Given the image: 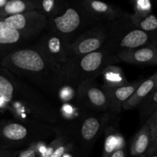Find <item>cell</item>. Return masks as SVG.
<instances>
[{"instance_id":"obj_1","label":"cell","mask_w":157,"mask_h":157,"mask_svg":"<svg viewBox=\"0 0 157 157\" xmlns=\"http://www.w3.org/2000/svg\"><path fill=\"white\" fill-rule=\"evenodd\" d=\"M0 99L15 120L23 122H42L54 125L61 120L60 112L27 82L2 68Z\"/></svg>"},{"instance_id":"obj_2","label":"cell","mask_w":157,"mask_h":157,"mask_svg":"<svg viewBox=\"0 0 157 157\" xmlns=\"http://www.w3.org/2000/svg\"><path fill=\"white\" fill-rule=\"evenodd\" d=\"M0 66L49 94L55 95L67 85L61 67L51 62L34 45L11 52L3 58Z\"/></svg>"},{"instance_id":"obj_3","label":"cell","mask_w":157,"mask_h":157,"mask_svg":"<svg viewBox=\"0 0 157 157\" xmlns=\"http://www.w3.org/2000/svg\"><path fill=\"white\" fill-rule=\"evenodd\" d=\"M58 129L42 122L0 121V149H21L56 136Z\"/></svg>"},{"instance_id":"obj_4","label":"cell","mask_w":157,"mask_h":157,"mask_svg":"<svg viewBox=\"0 0 157 157\" xmlns=\"http://www.w3.org/2000/svg\"><path fill=\"white\" fill-rule=\"evenodd\" d=\"M121 62L105 48L81 57L71 58L61 67L67 85L78 87L81 83L101 76L108 66Z\"/></svg>"},{"instance_id":"obj_5","label":"cell","mask_w":157,"mask_h":157,"mask_svg":"<svg viewBox=\"0 0 157 157\" xmlns=\"http://www.w3.org/2000/svg\"><path fill=\"white\" fill-rule=\"evenodd\" d=\"M104 25L107 35L104 47L116 56L124 51L155 45L153 35L135 27L130 20V13L124 12L114 21Z\"/></svg>"},{"instance_id":"obj_6","label":"cell","mask_w":157,"mask_h":157,"mask_svg":"<svg viewBox=\"0 0 157 157\" xmlns=\"http://www.w3.org/2000/svg\"><path fill=\"white\" fill-rule=\"evenodd\" d=\"M79 2H67L64 12L48 19L47 30L58 35L68 44L87 29L98 25Z\"/></svg>"},{"instance_id":"obj_7","label":"cell","mask_w":157,"mask_h":157,"mask_svg":"<svg viewBox=\"0 0 157 157\" xmlns=\"http://www.w3.org/2000/svg\"><path fill=\"white\" fill-rule=\"evenodd\" d=\"M111 113H88L80 117L77 122L76 129L72 134L75 141H77L84 150H90L97 140L102 133L110 122Z\"/></svg>"},{"instance_id":"obj_8","label":"cell","mask_w":157,"mask_h":157,"mask_svg":"<svg viewBox=\"0 0 157 157\" xmlns=\"http://www.w3.org/2000/svg\"><path fill=\"white\" fill-rule=\"evenodd\" d=\"M3 21L29 41L42 35L48 27V18L38 11L12 15Z\"/></svg>"},{"instance_id":"obj_9","label":"cell","mask_w":157,"mask_h":157,"mask_svg":"<svg viewBox=\"0 0 157 157\" xmlns=\"http://www.w3.org/2000/svg\"><path fill=\"white\" fill-rule=\"evenodd\" d=\"M104 25H98L80 34L68 45L69 59L81 57L103 48L106 41Z\"/></svg>"},{"instance_id":"obj_10","label":"cell","mask_w":157,"mask_h":157,"mask_svg":"<svg viewBox=\"0 0 157 157\" xmlns=\"http://www.w3.org/2000/svg\"><path fill=\"white\" fill-rule=\"evenodd\" d=\"M77 99L81 107L94 112H107L109 98L103 85L93 81L83 82L77 87Z\"/></svg>"},{"instance_id":"obj_11","label":"cell","mask_w":157,"mask_h":157,"mask_svg":"<svg viewBox=\"0 0 157 157\" xmlns=\"http://www.w3.org/2000/svg\"><path fill=\"white\" fill-rule=\"evenodd\" d=\"M69 44L62 38L46 30L34 44L51 62L61 67L69 60Z\"/></svg>"},{"instance_id":"obj_12","label":"cell","mask_w":157,"mask_h":157,"mask_svg":"<svg viewBox=\"0 0 157 157\" xmlns=\"http://www.w3.org/2000/svg\"><path fill=\"white\" fill-rule=\"evenodd\" d=\"M81 3L89 16L99 25L114 21L125 12L113 5L98 0H82Z\"/></svg>"},{"instance_id":"obj_13","label":"cell","mask_w":157,"mask_h":157,"mask_svg":"<svg viewBox=\"0 0 157 157\" xmlns=\"http://www.w3.org/2000/svg\"><path fill=\"white\" fill-rule=\"evenodd\" d=\"M30 41L0 19V62L9 54L25 48Z\"/></svg>"},{"instance_id":"obj_14","label":"cell","mask_w":157,"mask_h":157,"mask_svg":"<svg viewBox=\"0 0 157 157\" xmlns=\"http://www.w3.org/2000/svg\"><path fill=\"white\" fill-rule=\"evenodd\" d=\"M120 61L136 65H157V45L124 51L117 55Z\"/></svg>"},{"instance_id":"obj_15","label":"cell","mask_w":157,"mask_h":157,"mask_svg":"<svg viewBox=\"0 0 157 157\" xmlns=\"http://www.w3.org/2000/svg\"><path fill=\"white\" fill-rule=\"evenodd\" d=\"M143 80L129 83L127 85L117 87H107L103 86L109 98V111L113 114H118L123 110L124 103L133 95Z\"/></svg>"},{"instance_id":"obj_16","label":"cell","mask_w":157,"mask_h":157,"mask_svg":"<svg viewBox=\"0 0 157 157\" xmlns=\"http://www.w3.org/2000/svg\"><path fill=\"white\" fill-rule=\"evenodd\" d=\"M157 88V71L142 82L131 97L124 103L123 110H129L138 107Z\"/></svg>"},{"instance_id":"obj_17","label":"cell","mask_w":157,"mask_h":157,"mask_svg":"<svg viewBox=\"0 0 157 157\" xmlns=\"http://www.w3.org/2000/svg\"><path fill=\"white\" fill-rule=\"evenodd\" d=\"M104 143L102 157H108L115 152L127 148V143L122 133L108 124L104 131Z\"/></svg>"},{"instance_id":"obj_18","label":"cell","mask_w":157,"mask_h":157,"mask_svg":"<svg viewBox=\"0 0 157 157\" xmlns=\"http://www.w3.org/2000/svg\"><path fill=\"white\" fill-rule=\"evenodd\" d=\"M152 144L150 127L144 123L142 127L133 137L130 147V154L133 157L145 155Z\"/></svg>"},{"instance_id":"obj_19","label":"cell","mask_w":157,"mask_h":157,"mask_svg":"<svg viewBox=\"0 0 157 157\" xmlns=\"http://www.w3.org/2000/svg\"><path fill=\"white\" fill-rule=\"evenodd\" d=\"M32 11H36L34 0H8L0 9V19Z\"/></svg>"},{"instance_id":"obj_20","label":"cell","mask_w":157,"mask_h":157,"mask_svg":"<svg viewBox=\"0 0 157 157\" xmlns=\"http://www.w3.org/2000/svg\"><path fill=\"white\" fill-rule=\"evenodd\" d=\"M103 86L107 87H117L129 84L122 68L115 64L108 66L101 74Z\"/></svg>"},{"instance_id":"obj_21","label":"cell","mask_w":157,"mask_h":157,"mask_svg":"<svg viewBox=\"0 0 157 157\" xmlns=\"http://www.w3.org/2000/svg\"><path fill=\"white\" fill-rule=\"evenodd\" d=\"M36 11L45 15L48 19L61 15L65 9L67 1L62 0H34Z\"/></svg>"},{"instance_id":"obj_22","label":"cell","mask_w":157,"mask_h":157,"mask_svg":"<svg viewBox=\"0 0 157 157\" xmlns=\"http://www.w3.org/2000/svg\"><path fill=\"white\" fill-rule=\"evenodd\" d=\"M44 142L21 149H0V157H38L39 149Z\"/></svg>"},{"instance_id":"obj_23","label":"cell","mask_w":157,"mask_h":157,"mask_svg":"<svg viewBox=\"0 0 157 157\" xmlns=\"http://www.w3.org/2000/svg\"><path fill=\"white\" fill-rule=\"evenodd\" d=\"M130 20L135 27L147 33L152 34L157 32V17L153 14L142 17L130 14Z\"/></svg>"},{"instance_id":"obj_24","label":"cell","mask_w":157,"mask_h":157,"mask_svg":"<svg viewBox=\"0 0 157 157\" xmlns=\"http://www.w3.org/2000/svg\"><path fill=\"white\" fill-rule=\"evenodd\" d=\"M138 107H140L141 120L146 122L152 113L157 108V88Z\"/></svg>"},{"instance_id":"obj_25","label":"cell","mask_w":157,"mask_h":157,"mask_svg":"<svg viewBox=\"0 0 157 157\" xmlns=\"http://www.w3.org/2000/svg\"><path fill=\"white\" fill-rule=\"evenodd\" d=\"M133 13L136 16H146L152 14L153 5L150 0H136L132 2Z\"/></svg>"},{"instance_id":"obj_26","label":"cell","mask_w":157,"mask_h":157,"mask_svg":"<svg viewBox=\"0 0 157 157\" xmlns=\"http://www.w3.org/2000/svg\"><path fill=\"white\" fill-rule=\"evenodd\" d=\"M75 140H74L73 136L67 140V141L60 145L56 150L54 151L51 157H63L64 155L70 153L72 150H73L74 147H75Z\"/></svg>"},{"instance_id":"obj_27","label":"cell","mask_w":157,"mask_h":157,"mask_svg":"<svg viewBox=\"0 0 157 157\" xmlns=\"http://www.w3.org/2000/svg\"><path fill=\"white\" fill-rule=\"evenodd\" d=\"M146 123H147L149 127H150L151 140L152 143H153V141L157 136V108L152 113L150 117L147 120Z\"/></svg>"},{"instance_id":"obj_28","label":"cell","mask_w":157,"mask_h":157,"mask_svg":"<svg viewBox=\"0 0 157 157\" xmlns=\"http://www.w3.org/2000/svg\"><path fill=\"white\" fill-rule=\"evenodd\" d=\"M147 155H153V154H157V136L155 138L154 140L153 141V143L150 145V148L148 149L147 152Z\"/></svg>"},{"instance_id":"obj_29","label":"cell","mask_w":157,"mask_h":157,"mask_svg":"<svg viewBox=\"0 0 157 157\" xmlns=\"http://www.w3.org/2000/svg\"><path fill=\"white\" fill-rule=\"evenodd\" d=\"M108 157H128V153H127V148L118 150V151L115 152V153H113V154L110 155V156Z\"/></svg>"},{"instance_id":"obj_30","label":"cell","mask_w":157,"mask_h":157,"mask_svg":"<svg viewBox=\"0 0 157 157\" xmlns=\"http://www.w3.org/2000/svg\"><path fill=\"white\" fill-rule=\"evenodd\" d=\"M7 1L8 0H0V9H2L6 4Z\"/></svg>"},{"instance_id":"obj_31","label":"cell","mask_w":157,"mask_h":157,"mask_svg":"<svg viewBox=\"0 0 157 157\" xmlns=\"http://www.w3.org/2000/svg\"><path fill=\"white\" fill-rule=\"evenodd\" d=\"M147 157H157V154H153V155H148Z\"/></svg>"},{"instance_id":"obj_32","label":"cell","mask_w":157,"mask_h":157,"mask_svg":"<svg viewBox=\"0 0 157 157\" xmlns=\"http://www.w3.org/2000/svg\"><path fill=\"white\" fill-rule=\"evenodd\" d=\"M136 157H147V154H145V155H142V156H136Z\"/></svg>"},{"instance_id":"obj_33","label":"cell","mask_w":157,"mask_h":157,"mask_svg":"<svg viewBox=\"0 0 157 157\" xmlns=\"http://www.w3.org/2000/svg\"><path fill=\"white\" fill-rule=\"evenodd\" d=\"M3 113V112L2 111V110H0V114H1V113Z\"/></svg>"}]
</instances>
